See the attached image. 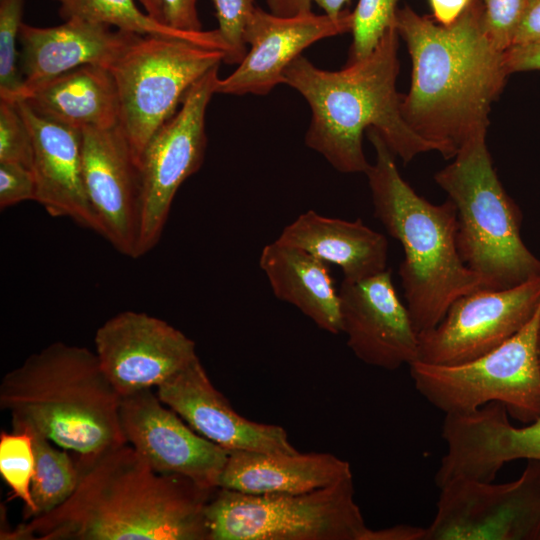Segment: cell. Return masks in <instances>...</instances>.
<instances>
[{
	"label": "cell",
	"instance_id": "8992f818",
	"mask_svg": "<svg viewBox=\"0 0 540 540\" xmlns=\"http://www.w3.org/2000/svg\"><path fill=\"white\" fill-rule=\"evenodd\" d=\"M486 134L465 143L434 180L457 209L463 263L483 288L505 289L540 276V259L522 240V213L498 178Z\"/></svg>",
	"mask_w": 540,
	"mask_h": 540
},
{
	"label": "cell",
	"instance_id": "9c48e42d",
	"mask_svg": "<svg viewBox=\"0 0 540 540\" xmlns=\"http://www.w3.org/2000/svg\"><path fill=\"white\" fill-rule=\"evenodd\" d=\"M226 53L174 37L136 34L108 69L116 85L118 126L136 159L176 113L191 86Z\"/></svg>",
	"mask_w": 540,
	"mask_h": 540
},
{
	"label": "cell",
	"instance_id": "83f0119b",
	"mask_svg": "<svg viewBox=\"0 0 540 540\" xmlns=\"http://www.w3.org/2000/svg\"><path fill=\"white\" fill-rule=\"evenodd\" d=\"M35 469L32 436L27 429L0 433V474L11 490V498L24 504V520L34 514L31 482Z\"/></svg>",
	"mask_w": 540,
	"mask_h": 540
},
{
	"label": "cell",
	"instance_id": "cb8c5ba5",
	"mask_svg": "<svg viewBox=\"0 0 540 540\" xmlns=\"http://www.w3.org/2000/svg\"><path fill=\"white\" fill-rule=\"evenodd\" d=\"M19 100L38 114L78 130L118 125L116 85L101 66L83 65L23 88Z\"/></svg>",
	"mask_w": 540,
	"mask_h": 540
},
{
	"label": "cell",
	"instance_id": "7402d4cb",
	"mask_svg": "<svg viewBox=\"0 0 540 540\" xmlns=\"http://www.w3.org/2000/svg\"><path fill=\"white\" fill-rule=\"evenodd\" d=\"M351 478L350 463L331 453L231 450L218 487L247 494L304 493Z\"/></svg>",
	"mask_w": 540,
	"mask_h": 540
},
{
	"label": "cell",
	"instance_id": "2e32d148",
	"mask_svg": "<svg viewBox=\"0 0 540 540\" xmlns=\"http://www.w3.org/2000/svg\"><path fill=\"white\" fill-rule=\"evenodd\" d=\"M341 333L363 363L393 371L419 358V335L395 290L392 270L339 289Z\"/></svg>",
	"mask_w": 540,
	"mask_h": 540
},
{
	"label": "cell",
	"instance_id": "52a82bcc",
	"mask_svg": "<svg viewBox=\"0 0 540 540\" xmlns=\"http://www.w3.org/2000/svg\"><path fill=\"white\" fill-rule=\"evenodd\" d=\"M208 540H367L353 478L304 493L218 487L205 509Z\"/></svg>",
	"mask_w": 540,
	"mask_h": 540
},
{
	"label": "cell",
	"instance_id": "74e56055",
	"mask_svg": "<svg viewBox=\"0 0 540 540\" xmlns=\"http://www.w3.org/2000/svg\"><path fill=\"white\" fill-rule=\"evenodd\" d=\"M537 41H540V0H527L512 46Z\"/></svg>",
	"mask_w": 540,
	"mask_h": 540
},
{
	"label": "cell",
	"instance_id": "484cf974",
	"mask_svg": "<svg viewBox=\"0 0 540 540\" xmlns=\"http://www.w3.org/2000/svg\"><path fill=\"white\" fill-rule=\"evenodd\" d=\"M60 14L66 20L80 18L91 22L114 26L118 30L138 35H157L180 38L197 45L224 51L229 48L218 29L210 31L183 32L161 23L142 12L134 0H56ZM226 58V57H225Z\"/></svg>",
	"mask_w": 540,
	"mask_h": 540
},
{
	"label": "cell",
	"instance_id": "ab89813d",
	"mask_svg": "<svg viewBox=\"0 0 540 540\" xmlns=\"http://www.w3.org/2000/svg\"><path fill=\"white\" fill-rule=\"evenodd\" d=\"M426 528L412 525H395L370 529L368 540H425Z\"/></svg>",
	"mask_w": 540,
	"mask_h": 540
},
{
	"label": "cell",
	"instance_id": "d6a6232c",
	"mask_svg": "<svg viewBox=\"0 0 540 540\" xmlns=\"http://www.w3.org/2000/svg\"><path fill=\"white\" fill-rule=\"evenodd\" d=\"M527 0H482L484 29L500 50L509 49L521 21Z\"/></svg>",
	"mask_w": 540,
	"mask_h": 540
},
{
	"label": "cell",
	"instance_id": "e575fe53",
	"mask_svg": "<svg viewBox=\"0 0 540 540\" xmlns=\"http://www.w3.org/2000/svg\"><path fill=\"white\" fill-rule=\"evenodd\" d=\"M163 23L183 32L202 31L198 16V0H160Z\"/></svg>",
	"mask_w": 540,
	"mask_h": 540
},
{
	"label": "cell",
	"instance_id": "60d3db41",
	"mask_svg": "<svg viewBox=\"0 0 540 540\" xmlns=\"http://www.w3.org/2000/svg\"><path fill=\"white\" fill-rule=\"evenodd\" d=\"M145 12L155 20L163 23L162 8L160 0H138Z\"/></svg>",
	"mask_w": 540,
	"mask_h": 540
},
{
	"label": "cell",
	"instance_id": "f546056e",
	"mask_svg": "<svg viewBox=\"0 0 540 540\" xmlns=\"http://www.w3.org/2000/svg\"><path fill=\"white\" fill-rule=\"evenodd\" d=\"M24 0H0V99L16 101L23 85L16 60Z\"/></svg>",
	"mask_w": 540,
	"mask_h": 540
},
{
	"label": "cell",
	"instance_id": "ba28073f",
	"mask_svg": "<svg viewBox=\"0 0 540 540\" xmlns=\"http://www.w3.org/2000/svg\"><path fill=\"white\" fill-rule=\"evenodd\" d=\"M540 305L527 324L492 351L455 365H409L418 393L445 415L499 402L526 425L540 417Z\"/></svg>",
	"mask_w": 540,
	"mask_h": 540
},
{
	"label": "cell",
	"instance_id": "3957f363",
	"mask_svg": "<svg viewBox=\"0 0 540 540\" xmlns=\"http://www.w3.org/2000/svg\"><path fill=\"white\" fill-rule=\"evenodd\" d=\"M398 38L393 25L368 56L339 71L322 70L300 55L284 72L285 84L311 108L306 145L341 173H366L370 164L362 137L370 128L404 164L436 151L403 118L402 95L396 91Z\"/></svg>",
	"mask_w": 540,
	"mask_h": 540
},
{
	"label": "cell",
	"instance_id": "5bb4252c",
	"mask_svg": "<svg viewBox=\"0 0 540 540\" xmlns=\"http://www.w3.org/2000/svg\"><path fill=\"white\" fill-rule=\"evenodd\" d=\"M120 422L126 442L158 473L218 487L229 450L186 425L151 389L121 397Z\"/></svg>",
	"mask_w": 540,
	"mask_h": 540
},
{
	"label": "cell",
	"instance_id": "30bf717a",
	"mask_svg": "<svg viewBox=\"0 0 540 540\" xmlns=\"http://www.w3.org/2000/svg\"><path fill=\"white\" fill-rule=\"evenodd\" d=\"M216 66L187 91L181 108L146 145L140 160V225L137 257L158 243L175 194L201 167L206 151L205 114L219 80Z\"/></svg>",
	"mask_w": 540,
	"mask_h": 540
},
{
	"label": "cell",
	"instance_id": "603a6c76",
	"mask_svg": "<svg viewBox=\"0 0 540 540\" xmlns=\"http://www.w3.org/2000/svg\"><path fill=\"white\" fill-rule=\"evenodd\" d=\"M276 241L340 267L347 281L363 280L387 269L385 235L361 219L331 218L309 210L285 226Z\"/></svg>",
	"mask_w": 540,
	"mask_h": 540
},
{
	"label": "cell",
	"instance_id": "1f68e13d",
	"mask_svg": "<svg viewBox=\"0 0 540 540\" xmlns=\"http://www.w3.org/2000/svg\"><path fill=\"white\" fill-rule=\"evenodd\" d=\"M218 20V31L229 48L224 62L240 63L246 53L243 40L245 26L255 10L254 0H212Z\"/></svg>",
	"mask_w": 540,
	"mask_h": 540
},
{
	"label": "cell",
	"instance_id": "7c38bea8",
	"mask_svg": "<svg viewBox=\"0 0 540 540\" xmlns=\"http://www.w3.org/2000/svg\"><path fill=\"white\" fill-rule=\"evenodd\" d=\"M539 305L540 276L510 288H480L463 295L436 326L418 333L417 361L455 365L478 358L520 331Z\"/></svg>",
	"mask_w": 540,
	"mask_h": 540
},
{
	"label": "cell",
	"instance_id": "d4e9b609",
	"mask_svg": "<svg viewBox=\"0 0 540 540\" xmlns=\"http://www.w3.org/2000/svg\"><path fill=\"white\" fill-rule=\"evenodd\" d=\"M259 265L275 297L295 306L320 329L341 333L340 296L328 264L275 240L262 249Z\"/></svg>",
	"mask_w": 540,
	"mask_h": 540
},
{
	"label": "cell",
	"instance_id": "44dd1931",
	"mask_svg": "<svg viewBox=\"0 0 540 540\" xmlns=\"http://www.w3.org/2000/svg\"><path fill=\"white\" fill-rule=\"evenodd\" d=\"M135 35L80 18L53 27L22 23L21 90L83 65L109 69Z\"/></svg>",
	"mask_w": 540,
	"mask_h": 540
},
{
	"label": "cell",
	"instance_id": "6da1fadb",
	"mask_svg": "<svg viewBox=\"0 0 540 540\" xmlns=\"http://www.w3.org/2000/svg\"><path fill=\"white\" fill-rule=\"evenodd\" d=\"M78 467L64 503L1 531V539L208 540L205 509L216 488L158 473L128 443Z\"/></svg>",
	"mask_w": 540,
	"mask_h": 540
},
{
	"label": "cell",
	"instance_id": "4fadbf2b",
	"mask_svg": "<svg viewBox=\"0 0 540 540\" xmlns=\"http://www.w3.org/2000/svg\"><path fill=\"white\" fill-rule=\"evenodd\" d=\"M95 353L121 397L157 387L198 356L195 342L166 321L123 311L96 331Z\"/></svg>",
	"mask_w": 540,
	"mask_h": 540
},
{
	"label": "cell",
	"instance_id": "f1b7e54d",
	"mask_svg": "<svg viewBox=\"0 0 540 540\" xmlns=\"http://www.w3.org/2000/svg\"><path fill=\"white\" fill-rule=\"evenodd\" d=\"M398 0H359L353 13V40L347 64L368 56L395 25Z\"/></svg>",
	"mask_w": 540,
	"mask_h": 540
},
{
	"label": "cell",
	"instance_id": "5b68a950",
	"mask_svg": "<svg viewBox=\"0 0 540 540\" xmlns=\"http://www.w3.org/2000/svg\"><path fill=\"white\" fill-rule=\"evenodd\" d=\"M368 137L376 159L366 171L374 216L404 252L399 275L406 306L418 333L436 326L459 297L483 288L481 278L462 261L457 248V209L420 196L402 178L395 156L380 134Z\"/></svg>",
	"mask_w": 540,
	"mask_h": 540
},
{
	"label": "cell",
	"instance_id": "277c9868",
	"mask_svg": "<svg viewBox=\"0 0 540 540\" xmlns=\"http://www.w3.org/2000/svg\"><path fill=\"white\" fill-rule=\"evenodd\" d=\"M121 396L86 347L55 342L31 354L0 383L12 430L29 428L76 454L79 466L127 444Z\"/></svg>",
	"mask_w": 540,
	"mask_h": 540
},
{
	"label": "cell",
	"instance_id": "8d00e7d4",
	"mask_svg": "<svg viewBox=\"0 0 540 540\" xmlns=\"http://www.w3.org/2000/svg\"><path fill=\"white\" fill-rule=\"evenodd\" d=\"M504 59L509 74L540 70V41L512 46L504 52Z\"/></svg>",
	"mask_w": 540,
	"mask_h": 540
},
{
	"label": "cell",
	"instance_id": "ffe728a7",
	"mask_svg": "<svg viewBox=\"0 0 540 540\" xmlns=\"http://www.w3.org/2000/svg\"><path fill=\"white\" fill-rule=\"evenodd\" d=\"M33 143L35 201L54 217H67L100 234L82 177V132L35 112L16 101Z\"/></svg>",
	"mask_w": 540,
	"mask_h": 540
},
{
	"label": "cell",
	"instance_id": "4316f807",
	"mask_svg": "<svg viewBox=\"0 0 540 540\" xmlns=\"http://www.w3.org/2000/svg\"><path fill=\"white\" fill-rule=\"evenodd\" d=\"M22 429H27L31 434L35 455L31 482L35 508L33 518L49 513L71 496L78 484L80 470L76 459L66 451L53 447L48 438L29 428Z\"/></svg>",
	"mask_w": 540,
	"mask_h": 540
},
{
	"label": "cell",
	"instance_id": "e0dca14e",
	"mask_svg": "<svg viewBox=\"0 0 540 540\" xmlns=\"http://www.w3.org/2000/svg\"><path fill=\"white\" fill-rule=\"evenodd\" d=\"M353 13L345 10L332 18L311 10L280 16L256 7L243 34L250 45L244 59L230 75L219 78L216 93L244 95L268 94L285 84L284 72L314 42L351 32Z\"/></svg>",
	"mask_w": 540,
	"mask_h": 540
},
{
	"label": "cell",
	"instance_id": "836d02e7",
	"mask_svg": "<svg viewBox=\"0 0 540 540\" xmlns=\"http://www.w3.org/2000/svg\"><path fill=\"white\" fill-rule=\"evenodd\" d=\"M36 184L30 168L14 162H0V208L34 200Z\"/></svg>",
	"mask_w": 540,
	"mask_h": 540
},
{
	"label": "cell",
	"instance_id": "8fae6325",
	"mask_svg": "<svg viewBox=\"0 0 540 540\" xmlns=\"http://www.w3.org/2000/svg\"><path fill=\"white\" fill-rule=\"evenodd\" d=\"M511 482L453 479L439 488L425 540H540V460Z\"/></svg>",
	"mask_w": 540,
	"mask_h": 540
},
{
	"label": "cell",
	"instance_id": "7a4b0ae2",
	"mask_svg": "<svg viewBox=\"0 0 540 540\" xmlns=\"http://www.w3.org/2000/svg\"><path fill=\"white\" fill-rule=\"evenodd\" d=\"M482 0H472L443 26L409 6L397 10L395 27L411 62V86L401 112L412 130L452 159L470 139L487 133L492 103L507 71L504 52L484 29Z\"/></svg>",
	"mask_w": 540,
	"mask_h": 540
},
{
	"label": "cell",
	"instance_id": "ac0fdd59",
	"mask_svg": "<svg viewBox=\"0 0 540 540\" xmlns=\"http://www.w3.org/2000/svg\"><path fill=\"white\" fill-rule=\"evenodd\" d=\"M538 353L540 361V328ZM442 437L447 449L435 474L439 485L456 478L493 481L510 461L540 460V417L516 427L499 402L471 413L445 415Z\"/></svg>",
	"mask_w": 540,
	"mask_h": 540
},
{
	"label": "cell",
	"instance_id": "f35d334b",
	"mask_svg": "<svg viewBox=\"0 0 540 540\" xmlns=\"http://www.w3.org/2000/svg\"><path fill=\"white\" fill-rule=\"evenodd\" d=\"M435 22L449 26L453 24L469 6L472 0H428Z\"/></svg>",
	"mask_w": 540,
	"mask_h": 540
},
{
	"label": "cell",
	"instance_id": "9a60e30c",
	"mask_svg": "<svg viewBox=\"0 0 540 540\" xmlns=\"http://www.w3.org/2000/svg\"><path fill=\"white\" fill-rule=\"evenodd\" d=\"M82 132V177L100 235L120 253L137 258L140 172L119 126Z\"/></svg>",
	"mask_w": 540,
	"mask_h": 540
},
{
	"label": "cell",
	"instance_id": "d6986e66",
	"mask_svg": "<svg viewBox=\"0 0 540 540\" xmlns=\"http://www.w3.org/2000/svg\"><path fill=\"white\" fill-rule=\"evenodd\" d=\"M156 388L159 399L191 428L229 451L298 452L281 426L251 421L237 413L212 384L198 357Z\"/></svg>",
	"mask_w": 540,
	"mask_h": 540
},
{
	"label": "cell",
	"instance_id": "4dcf8cb0",
	"mask_svg": "<svg viewBox=\"0 0 540 540\" xmlns=\"http://www.w3.org/2000/svg\"><path fill=\"white\" fill-rule=\"evenodd\" d=\"M0 162L32 169L33 143L16 101L0 99Z\"/></svg>",
	"mask_w": 540,
	"mask_h": 540
},
{
	"label": "cell",
	"instance_id": "d590c367",
	"mask_svg": "<svg viewBox=\"0 0 540 540\" xmlns=\"http://www.w3.org/2000/svg\"><path fill=\"white\" fill-rule=\"evenodd\" d=\"M350 0H267L272 13L280 16H291L304 10H311L314 2L319 5L325 14L337 18L345 11L344 6Z\"/></svg>",
	"mask_w": 540,
	"mask_h": 540
}]
</instances>
